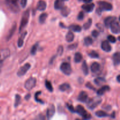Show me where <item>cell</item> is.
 Listing matches in <instances>:
<instances>
[{
  "mask_svg": "<svg viewBox=\"0 0 120 120\" xmlns=\"http://www.w3.org/2000/svg\"><path fill=\"white\" fill-rule=\"evenodd\" d=\"M30 95L29 94H27L26 96L25 97V99L26 100H28L30 98Z\"/></svg>",
  "mask_w": 120,
  "mask_h": 120,
  "instance_id": "obj_49",
  "label": "cell"
},
{
  "mask_svg": "<svg viewBox=\"0 0 120 120\" xmlns=\"http://www.w3.org/2000/svg\"><path fill=\"white\" fill-rule=\"evenodd\" d=\"M84 12H83V11L80 12V13L79 14L78 16H77V19L79 20V21H82V20L84 19Z\"/></svg>",
  "mask_w": 120,
  "mask_h": 120,
  "instance_id": "obj_41",
  "label": "cell"
},
{
  "mask_svg": "<svg viewBox=\"0 0 120 120\" xmlns=\"http://www.w3.org/2000/svg\"><path fill=\"white\" fill-rule=\"evenodd\" d=\"M21 96H19V94H16L15 95V107H16L19 105V104H20L21 103Z\"/></svg>",
  "mask_w": 120,
  "mask_h": 120,
  "instance_id": "obj_36",
  "label": "cell"
},
{
  "mask_svg": "<svg viewBox=\"0 0 120 120\" xmlns=\"http://www.w3.org/2000/svg\"><path fill=\"white\" fill-rule=\"evenodd\" d=\"M27 35V32H24L22 34V35H21V36L19 38L18 41V45L19 48H21L22 47L23 44V40H24L25 38L26 35Z\"/></svg>",
  "mask_w": 120,
  "mask_h": 120,
  "instance_id": "obj_21",
  "label": "cell"
},
{
  "mask_svg": "<svg viewBox=\"0 0 120 120\" xmlns=\"http://www.w3.org/2000/svg\"><path fill=\"white\" fill-rule=\"evenodd\" d=\"M110 87L109 86H103L101 88H100V89L97 90V93L98 96H102L105 92H107L108 91H110Z\"/></svg>",
  "mask_w": 120,
  "mask_h": 120,
  "instance_id": "obj_17",
  "label": "cell"
},
{
  "mask_svg": "<svg viewBox=\"0 0 120 120\" xmlns=\"http://www.w3.org/2000/svg\"><path fill=\"white\" fill-rule=\"evenodd\" d=\"M95 115L97 117H100V118H101V117H106L109 116V115L106 112H105L104 111H101V110H99V111L96 112Z\"/></svg>",
  "mask_w": 120,
  "mask_h": 120,
  "instance_id": "obj_28",
  "label": "cell"
},
{
  "mask_svg": "<svg viewBox=\"0 0 120 120\" xmlns=\"http://www.w3.org/2000/svg\"><path fill=\"white\" fill-rule=\"evenodd\" d=\"M56 56H57V55H56V56H53L52 57L51 59H50V61H49V64H52L53 63L54 60H55V58L56 57Z\"/></svg>",
  "mask_w": 120,
  "mask_h": 120,
  "instance_id": "obj_47",
  "label": "cell"
},
{
  "mask_svg": "<svg viewBox=\"0 0 120 120\" xmlns=\"http://www.w3.org/2000/svg\"><path fill=\"white\" fill-rule=\"evenodd\" d=\"M45 86L46 87V89H48L50 92H53V88L52 84L51 82L46 80L45 81Z\"/></svg>",
  "mask_w": 120,
  "mask_h": 120,
  "instance_id": "obj_32",
  "label": "cell"
},
{
  "mask_svg": "<svg viewBox=\"0 0 120 120\" xmlns=\"http://www.w3.org/2000/svg\"><path fill=\"white\" fill-rule=\"evenodd\" d=\"M16 23H14V24L12 25V27L11 29L10 30H9L8 35H7V41H9V40L11 38V37L13 36L14 33H15V30H16Z\"/></svg>",
  "mask_w": 120,
  "mask_h": 120,
  "instance_id": "obj_22",
  "label": "cell"
},
{
  "mask_svg": "<svg viewBox=\"0 0 120 120\" xmlns=\"http://www.w3.org/2000/svg\"><path fill=\"white\" fill-rule=\"evenodd\" d=\"M91 24H92V19H89L87 22L83 25V28L85 30H87V29H89L91 27Z\"/></svg>",
  "mask_w": 120,
  "mask_h": 120,
  "instance_id": "obj_35",
  "label": "cell"
},
{
  "mask_svg": "<svg viewBox=\"0 0 120 120\" xmlns=\"http://www.w3.org/2000/svg\"><path fill=\"white\" fill-rule=\"evenodd\" d=\"M27 4V0H21V5L22 8H25Z\"/></svg>",
  "mask_w": 120,
  "mask_h": 120,
  "instance_id": "obj_45",
  "label": "cell"
},
{
  "mask_svg": "<svg viewBox=\"0 0 120 120\" xmlns=\"http://www.w3.org/2000/svg\"><path fill=\"white\" fill-rule=\"evenodd\" d=\"M107 39L108 40L111 42V43H116V41H117L116 38H115L114 36H112V35H109V36H108Z\"/></svg>",
  "mask_w": 120,
  "mask_h": 120,
  "instance_id": "obj_39",
  "label": "cell"
},
{
  "mask_svg": "<svg viewBox=\"0 0 120 120\" xmlns=\"http://www.w3.org/2000/svg\"><path fill=\"white\" fill-rule=\"evenodd\" d=\"M101 48L103 49L104 51L106 52H109L111 50V47L110 46V43H109L107 41H104L101 43Z\"/></svg>",
  "mask_w": 120,
  "mask_h": 120,
  "instance_id": "obj_14",
  "label": "cell"
},
{
  "mask_svg": "<svg viewBox=\"0 0 120 120\" xmlns=\"http://www.w3.org/2000/svg\"><path fill=\"white\" fill-rule=\"evenodd\" d=\"M55 112V106H54V105H53V104H50V105H49L46 112L47 118H48V119L51 118L53 116Z\"/></svg>",
  "mask_w": 120,
  "mask_h": 120,
  "instance_id": "obj_11",
  "label": "cell"
},
{
  "mask_svg": "<svg viewBox=\"0 0 120 120\" xmlns=\"http://www.w3.org/2000/svg\"><path fill=\"white\" fill-rule=\"evenodd\" d=\"M74 38H75V35L73 34L72 32H68V34L66 35V40L67 42H71L72 41H73Z\"/></svg>",
  "mask_w": 120,
  "mask_h": 120,
  "instance_id": "obj_24",
  "label": "cell"
},
{
  "mask_svg": "<svg viewBox=\"0 0 120 120\" xmlns=\"http://www.w3.org/2000/svg\"><path fill=\"white\" fill-rule=\"evenodd\" d=\"M112 60H113L114 64L115 66H117L120 63V55L119 52L115 53L112 56Z\"/></svg>",
  "mask_w": 120,
  "mask_h": 120,
  "instance_id": "obj_19",
  "label": "cell"
},
{
  "mask_svg": "<svg viewBox=\"0 0 120 120\" xmlns=\"http://www.w3.org/2000/svg\"><path fill=\"white\" fill-rule=\"evenodd\" d=\"M100 69V65L97 62H94L91 66V70L93 73H97Z\"/></svg>",
  "mask_w": 120,
  "mask_h": 120,
  "instance_id": "obj_20",
  "label": "cell"
},
{
  "mask_svg": "<svg viewBox=\"0 0 120 120\" xmlns=\"http://www.w3.org/2000/svg\"><path fill=\"white\" fill-rule=\"evenodd\" d=\"M67 107H68V109H69L71 112H75V110L73 105H70V104H67Z\"/></svg>",
  "mask_w": 120,
  "mask_h": 120,
  "instance_id": "obj_43",
  "label": "cell"
},
{
  "mask_svg": "<svg viewBox=\"0 0 120 120\" xmlns=\"http://www.w3.org/2000/svg\"><path fill=\"white\" fill-rule=\"evenodd\" d=\"M41 94V91H40L36 92V93L35 94V100L36 102H38V103H41V104H44V102H43L42 100L39 99V98H38V95Z\"/></svg>",
  "mask_w": 120,
  "mask_h": 120,
  "instance_id": "obj_38",
  "label": "cell"
},
{
  "mask_svg": "<svg viewBox=\"0 0 120 120\" xmlns=\"http://www.w3.org/2000/svg\"><path fill=\"white\" fill-rule=\"evenodd\" d=\"M60 69L64 75H68V76L71 75V72H72L71 65H70V63H68V62L62 63L60 65Z\"/></svg>",
  "mask_w": 120,
  "mask_h": 120,
  "instance_id": "obj_6",
  "label": "cell"
},
{
  "mask_svg": "<svg viewBox=\"0 0 120 120\" xmlns=\"http://www.w3.org/2000/svg\"><path fill=\"white\" fill-rule=\"evenodd\" d=\"M69 28L71 30L76 32H80L82 30V28L80 26L78 25H71L69 27Z\"/></svg>",
  "mask_w": 120,
  "mask_h": 120,
  "instance_id": "obj_25",
  "label": "cell"
},
{
  "mask_svg": "<svg viewBox=\"0 0 120 120\" xmlns=\"http://www.w3.org/2000/svg\"><path fill=\"white\" fill-rule=\"evenodd\" d=\"M82 59H83V56L81 53L77 52L75 53L74 60L76 63H80L82 60Z\"/></svg>",
  "mask_w": 120,
  "mask_h": 120,
  "instance_id": "obj_27",
  "label": "cell"
},
{
  "mask_svg": "<svg viewBox=\"0 0 120 120\" xmlns=\"http://www.w3.org/2000/svg\"><path fill=\"white\" fill-rule=\"evenodd\" d=\"M48 17V14L46 13H43V14H41V15L39 17V21L41 23H43L45 22L46 19H47Z\"/></svg>",
  "mask_w": 120,
  "mask_h": 120,
  "instance_id": "obj_31",
  "label": "cell"
},
{
  "mask_svg": "<svg viewBox=\"0 0 120 120\" xmlns=\"http://www.w3.org/2000/svg\"><path fill=\"white\" fill-rule=\"evenodd\" d=\"M111 117H112V118H115V112H113L112 114L111 115Z\"/></svg>",
  "mask_w": 120,
  "mask_h": 120,
  "instance_id": "obj_53",
  "label": "cell"
},
{
  "mask_svg": "<svg viewBox=\"0 0 120 120\" xmlns=\"http://www.w3.org/2000/svg\"><path fill=\"white\" fill-rule=\"evenodd\" d=\"M46 8V3L43 0H40L37 5V9L41 11H45Z\"/></svg>",
  "mask_w": 120,
  "mask_h": 120,
  "instance_id": "obj_16",
  "label": "cell"
},
{
  "mask_svg": "<svg viewBox=\"0 0 120 120\" xmlns=\"http://www.w3.org/2000/svg\"><path fill=\"white\" fill-rule=\"evenodd\" d=\"M2 66V61L0 60V71H1V69Z\"/></svg>",
  "mask_w": 120,
  "mask_h": 120,
  "instance_id": "obj_51",
  "label": "cell"
},
{
  "mask_svg": "<svg viewBox=\"0 0 120 120\" xmlns=\"http://www.w3.org/2000/svg\"><path fill=\"white\" fill-rule=\"evenodd\" d=\"M30 64L29 63H27L26 64H25L23 66H22L21 68H20V69H19V70L17 72V75L19 77H21V76H23V75H25L27 71L29 70V69L30 68Z\"/></svg>",
  "mask_w": 120,
  "mask_h": 120,
  "instance_id": "obj_8",
  "label": "cell"
},
{
  "mask_svg": "<svg viewBox=\"0 0 120 120\" xmlns=\"http://www.w3.org/2000/svg\"><path fill=\"white\" fill-rule=\"evenodd\" d=\"M102 99L99 97H95L87 101V105L90 110H94L101 103Z\"/></svg>",
  "mask_w": 120,
  "mask_h": 120,
  "instance_id": "obj_3",
  "label": "cell"
},
{
  "mask_svg": "<svg viewBox=\"0 0 120 120\" xmlns=\"http://www.w3.org/2000/svg\"><path fill=\"white\" fill-rule=\"evenodd\" d=\"M93 42V40L92 39V38L91 37L88 36V37H86L84 38V43L86 46H90V45L92 44Z\"/></svg>",
  "mask_w": 120,
  "mask_h": 120,
  "instance_id": "obj_33",
  "label": "cell"
},
{
  "mask_svg": "<svg viewBox=\"0 0 120 120\" xmlns=\"http://www.w3.org/2000/svg\"><path fill=\"white\" fill-rule=\"evenodd\" d=\"M96 26H97L98 27V28H99V29H100L101 30H102V31H103V26H102V25L100 24V23H98V24L96 25Z\"/></svg>",
  "mask_w": 120,
  "mask_h": 120,
  "instance_id": "obj_48",
  "label": "cell"
},
{
  "mask_svg": "<svg viewBox=\"0 0 120 120\" xmlns=\"http://www.w3.org/2000/svg\"><path fill=\"white\" fill-rule=\"evenodd\" d=\"M99 34H100V33L96 30H94L92 32V33H91V35H92V36H94V38H97V36H98Z\"/></svg>",
  "mask_w": 120,
  "mask_h": 120,
  "instance_id": "obj_44",
  "label": "cell"
},
{
  "mask_svg": "<svg viewBox=\"0 0 120 120\" xmlns=\"http://www.w3.org/2000/svg\"><path fill=\"white\" fill-rule=\"evenodd\" d=\"M116 19H117L116 17H114V16H108L104 19V25L107 28H109V27H110L111 23L114 21L116 20Z\"/></svg>",
  "mask_w": 120,
  "mask_h": 120,
  "instance_id": "obj_18",
  "label": "cell"
},
{
  "mask_svg": "<svg viewBox=\"0 0 120 120\" xmlns=\"http://www.w3.org/2000/svg\"><path fill=\"white\" fill-rule=\"evenodd\" d=\"M18 1L19 0H5V2L11 11L18 13L20 11L18 5Z\"/></svg>",
  "mask_w": 120,
  "mask_h": 120,
  "instance_id": "obj_4",
  "label": "cell"
},
{
  "mask_svg": "<svg viewBox=\"0 0 120 120\" xmlns=\"http://www.w3.org/2000/svg\"><path fill=\"white\" fill-rule=\"evenodd\" d=\"M86 86L87 87H88L89 89H91V90H95V89L94 88V87L92 85H91V84H90V83H87L86 84Z\"/></svg>",
  "mask_w": 120,
  "mask_h": 120,
  "instance_id": "obj_46",
  "label": "cell"
},
{
  "mask_svg": "<svg viewBox=\"0 0 120 120\" xmlns=\"http://www.w3.org/2000/svg\"><path fill=\"white\" fill-rule=\"evenodd\" d=\"M10 55V51L8 49H2L0 50V60L3 61L7 57H9Z\"/></svg>",
  "mask_w": 120,
  "mask_h": 120,
  "instance_id": "obj_10",
  "label": "cell"
},
{
  "mask_svg": "<svg viewBox=\"0 0 120 120\" xmlns=\"http://www.w3.org/2000/svg\"><path fill=\"white\" fill-rule=\"evenodd\" d=\"M63 52V48L62 46H59L57 48V55H59V56H61L62 55Z\"/></svg>",
  "mask_w": 120,
  "mask_h": 120,
  "instance_id": "obj_40",
  "label": "cell"
},
{
  "mask_svg": "<svg viewBox=\"0 0 120 120\" xmlns=\"http://www.w3.org/2000/svg\"><path fill=\"white\" fill-rule=\"evenodd\" d=\"M98 9L96 10V13L100 15L102 11H111L112 9V5L111 4L105 1H99L98 2Z\"/></svg>",
  "mask_w": 120,
  "mask_h": 120,
  "instance_id": "obj_1",
  "label": "cell"
},
{
  "mask_svg": "<svg viewBox=\"0 0 120 120\" xmlns=\"http://www.w3.org/2000/svg\"><path fill=\"white\" fill-rule=\"evenodd\" d=\"M67 0H56L54 4V7L56 9H61L64 7V2Z\"/></svg>",
  "mask_w": 120,
  "mask_h": 120,
  "instance_id": "obj_15",
  "label": "cell"
},
{
  "mask_svg": "<svg viewBox=\"0 0 120 120\" xmlns=\"http://www.w3.org/2000/svg\"><path fill=\"white\" fill-rule=\"evenodd\" d=\"M117 81H118V83H120V75H118V76H117Z\"/></svg>",
  "mask_w": 120,
  "mask_h": 120,
  "instance_id": "obj_52",
  "label": "cell"
},
{
  "mask_svg": "<svg viewBox=\"0 0 120 120\" xmlns=\"http://www.w3.org/2000/svg\"><path fill=\"white\" fill-rule=\"evenodd\" d=\"M87 99L88 95L85 91H81L77 98V100L82 103H85L87 101Z\"/></svg>",
  "mask_w": 120,
  "mask_h": 120,
  "instance_id": "obj_13",
  "label": "cell"
},
{
  "mask_svg": "<svg viewBox=\"0 0 120 120\" xmlns=\"http://www.w3.org/2000/svg\"><path fill=\"white\" fill-rule=\"evenodd\" d=\"M105 82V80L103 77H97L94 79V83L98 86H101Z\"/></svg>",
  "mask_w": 120,
  "mask_h": 120,
  "instance_id": "obj_30",
  "label": "cell"
},
{
  "mask_svg": "<svg viewBox=\"0 0 120 120\" xmlns=\"http://www.w3.org/2000/svg\"><path fill=\"white\" fill-rule=\"evenodd\" d=\"M75 112H77V114L82 116L83 119L85 120H89L91 118V116L89 112L86 111V110L84 109V108L83 106L80 105H78L76 107V109L75 110Z\"/></svg>",
  "mask_w": 120,
  "mask_h": 120,
  "instance_id": "obj_5",
  "label": "cell"
},
{
  "mask_svg": "<svg viewBox=\"0 0 120 120\" xmlns=\"http://www.w3.org/2000/svg\"><path fill=\"white\" fill-rule=\"evenodd\" d=\"M82 70H83V73H84V75L87 76L89 74V68H88V66L87 64L86 60H84L82 64Z\"/></svg>",
  "mask_w": 120,
  "mask_h": 120,
  "instance_id": "obj_29",
  "label": "cell"
},
{
  "mask_svg": "<svg viewBox=\"0 0 120 120\" xmlns=\"http://www.w3.org/2000/svg\"><path fill=\"white\" fill-rule=\"evenodd\" d=\"M36 79L35 77H30L25 83V87L26 90H30L36 86Z\"/></svg>",
  "mask_w": 120,
  "mask_h": 120,
  "instance_id": "obj_7",
  "label": "cell"
},
{
  "mask_svg": "<svg viewBox=\"0 0 120 120\" xmlns=\"http://www.w3.org/2000/svg\"><path fill=\"white\" fill-rule=\"evenodd\" d=\"M70 12V9L68 7L64 6L63 8L61 9V14L64 17H66L69 15Z\"/></svg>",
  "mask_w": 120,
  "mask_h": 120,
  "instance_id": "obj_23",
  "label": "cell"
},
{
  "mask_svg": "<svg viewBox=\"0 0 120 120\" xmlns=\"http://www.w3.org/2000/svg\"><path fill=\"white\" fill-rule=\"evenodd\" d=\"M95 5L94 4L91 3V4H84L82 5V8L84 11H85L87 12H91L93 11Z\"/></svg>",
  "mask_w": 120,
  "mask_h": 120,
  "instance_id": "obj_12",
  "label": "cell"
},
{
  "mask_svg": "<svg viewBox=\"0 0 120 120\" xmlns=\"http://www.w3.org/2000/svg\"><path fill=\"white\" fill-rule=\"evenodd\" d=\"M110 27V28H111V31H112V32H113L114 34H118L120 33V29L119 22L116 21V20L114 21L113 22L111 23Z\"/></svg>",
  "mask_w": 120,
  "mask_h": 120,
  "instance_id": "obj_9",
  "label": "cell"
},
{
  "mask_svg": "<svg viewBox=\"0 0 120 120\" xmlns=\"http://www.w3.org/2000/svg\"><path fill=\"white\" fill-rule=\"evenodd\" d=\"M70 88V84H68V83H64V84H61L60 86H59V89L60 91H68V90H69Z\"/></svg>",
  "mask_w": 120,
  "mask_h": 120,
  "instance_id": "obj_26",
  "label": "cell"
},
{
  "mask_svg": "<svg viewBox=\"0 0 120 120\" xmlns=\"http://www.w3.org/2000/svg\"><path fill=\"white\" fill-rule=\"evenodd\" d=\"M89 56L91 58H98L99 57V55L98 54V53H97L94 50H93L91 52L89 53Z\"/></svg>",
  "mask_w": 120,
  "mask_h": 120,
  "instance_id": "obj_37",
  "label": "cell"
},
{
  "mask_svg": "<svg viewBox=\"0 0 120 120\" xmlns=\"http://www.w3.org/2000/svg\"><path fill=\"white\" fill-rule=\"evenodd\" d=\"M82 1H83L84 2H85V3H87V4L92 2V0H82Z\"/></svg>",
  "mask_w": 120,
  "mask_h": 120,
  "instance_id": "obj_50",
  "label": "cell"
},
{
  "mask_svg": "<svg viewBox=\"0 0 120 120\" xmlns=\"http://www.w3.org/2000/svg\"><path fill=\"white\" fill-rule=\"evenodd\" d=\"M77 47V43H75V44L70 45L68 47V49L69 50H74V49H76Z\"/></svg>",
  "mask_w": 120,
  "mask_h": 120,
  "instance_id": "obj_42",
  "label": "cell"
},
{
  "mask_svg": "<svg viewBox=\"0 0 120 120\" xmlns=\"http://www.w3.org/2000/svg\"><path fill=\"white\" fill-rule=\"evenodd\" d=\"M38 45H39V43L37 42V43H35L31 48V50H30V53L32 54V55H35L36 54V52H37L38 50Z\"/></svg>",
  "mask_w": 120,
  "mask_h": 120,
  "instance_id": "obj_34",
  "label": "cell"
},
{
  "mask_svg": "<svg viewBox=\"0 0 120 120\" xmlns=\"http://www.w3.org/2000/svg\"><path fill=\"white\" fill-rule=\"evenodd\" d=\"M29 16H30V12H29V9L23 12V15H22V19L21 21V23H20L19 26V32H21L22 30L25 28L26 26L27 25L29 21Z\"/></svg>",
  "mask_w": 120,
  "mask_h": 120,
  "instance_id": "obj_2",
  "label": "cell"
}]
</instances>
